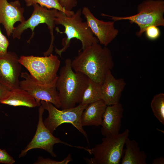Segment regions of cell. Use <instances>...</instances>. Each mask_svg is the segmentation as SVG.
Listing matches in <instances>:
<instances>
[{
    "mask_svg": "<svg viewBox=\"0 0 164 164\" xmlns=\"http://www.w3.org/2000/svg\"><path fill=\"white\" fill-rule=\"evenodd\" d=\"M0 104L14 107L29 108L38 107L34 98L27 91L19 88L10 90L0 101Z\"/></svg>",
    "mask_w": 164,
    "mask_h": 164,
    "instance_id": "cell-17",
    "label": "cell"
},
{
    "mask_svg": "<svg viewBox=\"0 0 164 164\" xmlns=\"http://www.w3.org/2000/svg\"><path fill=\"white\" fill-rule=\"evenodd\" d=\"M125 145L126 149L122 158V164H147V156L143 151L141 150L137 142L126 139Z\"/></svg>",
    "mask_w": 164,
    "mask_h": 164,
    "instance_id": "cell-18",
    "label": "cell"
},
{
    "mask_svg": "<svg viewBox=\"0 0 164 164\" xmlns=\"http://www.w3.org/2000/svg\"><path fill=\"white\" fill-rule=\"evenodd\" d=\"M72 161L71 155L69 154L63 160L57 161L51 159L49 158H45L40 156L34 164H67Z\"/></svg>",
    "mask_w": 164,
    "mask_h": 164,
    "instance_id": "cell-22",
    "label": "cell"
},
{
    "mask_svg": "<svg viewBox=\"0 0 164 164\" xmlns=\"http://www.w3.org/2000/svg\"><path fill=\"white\" fill-rule=\"evenodd\" d=\"M126 85L123 79H116L111 70H109L101 86V100L107 105L119 102L122 93Z\"/></svg>",
    "mask_w": 164,
    "mask_h": 164,
    "instance_id": "cell-14",
    "label": "cell"
},
{
    "mask_svg": "<svg viewBox=\"0 0 164 164\" xmlns=\"http://www.w3.org/2000/svg\"><path fill=\"white\" fill-rule=\"evenodd\" d=\"M129 130L126 129L122 133L104 136L102 142L90 149L93 157L85 158L90 164H119L122 156L125 141Z\"/></svg>",
    "mask_w": 164,
    "mask_h": 164,
    "instance_id": "cell-5",
    "label": "cell"
},
{
    "mask_svg": "<svg viewBox=\"0 0 164 164\" xmlns=\"http://www.w3.org/2000/svg\"><path fill=\"white\" fill-rule=\"evenodd\" d=\"M150 106L155 116L162 125H164V94L155 95L150 103Z\"/></svg>",
    "mask_w": 164,
    "mask_h": 164,
    "instance_id": "cell-21",
    "label": "cell"
},
{
    "mask_svg": "<svg viewBox=\"0 0 164 164\" xmlns=\"http://www.w3.org/2000/svg\"><path fill=\"white\" fill-rule=\"evenodd\" d=\"M9 45L8 39L2 33L0 28V56L4 55L7 52Z\"/></svg>",
    "mask_w": 164,
    "mask_h": 164,
    "instance_id": "cell-24",
    "label": "cell"
},
{
    "mask_svg": "<svg viewBox=\"0 0 164 164\" xmlns=\"http://www.w3.org/2000/svg\"><path fill=\"white\" fill-rule=\"evenodd\" d=\"M26 5L27 7L38 4L40 6L47 9H55L64 13L68 16H71L74 13L72 11H68L66 10L60 5L59 0H24Z\"/></svg>",
    "mask_w": 164,
    "mask_h": 164,
    "instance_id": "cell-20",
    "label": "cell"
},
{
    "mask_svg": "<svg viewBox=\"0 0 164 164\" xmlns=\"http://www.w3.org/2000/svg\"><path fill=\"white\" fill-rule=\"evenodd\" d=\"M19 62L39 83L47 85L56 82L60 63L56 56L52 53L43 57L22 56Z\"/></svg>",
    "mask_w": 164,
    "mask_h": 164,
    "instance_id": "cell-6",
    "label": "cell"
},
{
    "mask_svg": "<svg viewBox=\"0 0 164 164\" xmlns=\"http://www.w3.org/2000/svg\"><path fill=\"white\" fill-rule=\"evenodd\" d=\"M124 109L119 102L107 105L103 114L101 132L104 136L119 133Z\"/></svg>",
    "mask_w": 164,
    "mask_h": 164,
    "instance_id": "cell-15",
    "label": "cell"
},
{
    "mask_svg": "<svg viewBox=\"0 0 164 164\" xmlns=\"http://www.w3.org/2000/svg\"><path fill=\"white\" fill-rule=\"evenodd\" d=\"M15 160L5 149L0 148V163L5 164H13Z\"/></svg>",
    "mask_w": 164,
    "mask_h": 164,
    "instance_id": "cell-25",
    "label": "cell"
},
{
    "mask_svg": "<svg viewBox=\"0 0 164 164\" xmlns=\"http://www.w3.org/2000/svg\"><path fill=\"white\" fill-rule=\"evenodd\" d=\"M81 14L80 9L71 16H68L61 11L57 10L56 12L55 24L64 26L65 30L63 32L66 35L62 40L63 47L60 49L55 48L56 53L60 57L62 53L70 46L72 39L76 38L80 41L82 47L79 51L83 50L94 43H99L86 21H83Z\"/></svg>",
    "mask_w": 164,
    "mask_h": 164,
    "instance_id": "cell-3",
    "label": "cell"
},
{
    "mask_svg": "<svg viewBox=\"0 0 164 164\" xmlns=\"http://www.w3.org/2000/svg\"><path fill=\"white\" fill-rule=\"evenodd\" d=\"M114 66L110 50L99 43L79 51L78 55L71 61L72 67L74 71L85 74L101 85L106 73Z\"/></svg>",
    "mask_w": 164,
    "mask_h": 164,
    "instance_id": "cell-1",
    "label": "cell"
},
{
    "mask_svg": "<svg viewBox=\"0 0 164 164\" xmlns=\"http://www.w3.org/2000/svg\"><path fill=\"white\" fill-rule=\"evenodd\" d=\"M17 54L8 51L0 56V84L10 90L19 88L22 65Z\"/></svg>",
    "mask_w": 164,
    "mask_h": 164,
    "instance_id": "cell-11",
    "label": "cell"
},
{
    "mask_svg": "<svg viewBox=\"0 0 164 164\" xmlns=\"http://www.w3.org/2000/svg\"><path fill=\"white\" fill-rule=\"evenodd\" d=\"M20 76L24 79L20 81L19 88L27 91L34 98L38 107L41 105L42 101L51 103L57 108H61L56 82L47 85L40 84L26 72L21 73Z\"/></svg>",
    "mask_w": 164,
    "mask_h": 164,
    "instance_id": "cell-10",
    "label": "cell"
},
{
    "mask_svg": "<svg viewBox=\"0 0 164 164\" xmlns=\"http://www.w3.org/2000/svg\"><path fill=\"white\" fill-rule=\"evenodd\" d=\"M24 11L19 0L10 2L7 0H0V24L3 26L8 37L12 35L16 22L21 23L25 20Z\"/></svg>",
    "mask_w": 164,
    "mask_h": 164,
    "instance_id": "cell-13",
    "label": "cell"
},
{
    "mask_svg": "<svg viewBox=\"0 0 164 164\" xmlns=\"http://www.w3.org/2000/svg\"><path fill=\"white\" fill-rule=\"evenodd\" d=\"M59 2L61 6L68 11H72L77 4V0H59Z\"/></svg>",
    "mask_w": 164,
    "mask_h": 164,
    "instance_id": "cell-26",
    "label": "cell"
},
{
    "mask_svg": "<svg viewBox=\"0 0 164 164\" xmlns=\"http://www.w3.org/2000/svg\"><path fill=\"white\" fill-rule=\"evenodd\" d=\"M152 164H164V157L162 156L156 158L152 161Z\"/></svg>",
    "mask_w": 164,
    "mask_h": 164,
    "instance_id": "cell-28",
    "label": "cell"
},
{
    "mask_svg": "<svg viewBox=\"0 0 164 164\" xmlns=\"http://www.w3.org/2000/svg\"><path fill=\"white\" fill-rule=\"evenodd\" d=\"M71 61L69 58L65 60L56 81L62 109L74 107L80 103L89 81L86 75L73 71Z\"/></svg>",
    "mask_w": 164,
    "mask_h": 164,
    "instance_id": "cell-2",
    "label": "cell"
},
{
    "mask_svg": "<svg viewBox=\"0 0 164 164\" xmlns=\"http://www.w3.org/2000/svg\"><path fill=\"white\" fill-rule=\"evenodd\" d=\"M82 14L99 44L107 46L118 36L119 31L114 26V21H104L97 18L87 7H84Z\"/></svg>",
    "mask_w": 164,
    "mask_h": 164,
    "instance_id": "cell-12",
    "label": "cell"
},
{
    "mask_svg": "<svg viewBox=\"0 0 164 164\" xmlns=\"http://www.w3.org/2000/svg\"><path fill=\"white\" fill-rule=\"evenodd\" d=\"M9 91L8 88L0 84V104L1 100L5 97Z\"/></svg>",
    "mask_w": 164,
    "mask_h": 164,
    "instance_id": "cell-27",
    "label": "cell"
},
{
    "mask_svg": "<svg viewBox=\"0 0 164 164\" xmlns=\"http://www.w3.org/2000/svg\"><path fill=\"white\" fill-rule=\"evenodd\" d=\"M41 104L48 112V116L43 122L51 133L53 134L56 129L63 123H70L83 135L89 144L87 135L81 122L82 113L87 105L79 104L73 108L60 110L50 102L42 101Z\"/></svg>",
    "mask_w": 164,
    "mask_h": 164,
    "instance_id": "cell-7",
    "label": "cell"
},
{
    "mask_svg": "<svg viewBox=\"0 0 164 164\" xmlns=\"http://www.w3.org/2000/svg\"><path fill=\"white\" fill-rule=\"evenodd\" d=\"M138 13L134 15L121 17L101 13L114 22L128 20L136 24L139 28L136 35L140 37L149 26H164V1L163 0H145L137 6Z\"/></svg>",
    "mask_w": 164,
    "mask_h": 164,
    "instance_id": "cell-4",
    "label": "cell"
},
{
    "mask_svg": "<svg viewBox=\"0 0 164 164\" xmlns=\"http://www.w3.org/2000/svg\"><path fill=\"white\" fill-rule=\"evenodd\" d=\"M101 85L89 79L79 104L87 105L101 100Z\"/></svg>",
    "mask_w": 164,
    "mask_h": 164,
    "instance_id": "cell-19",
    "label": "cell"
},
{
    "mask_svg": "<svg viewBox=\"0 0 164 164\" xmlns=\"http://www.w3.org/2000/svg\"><path fill=\"white\" fill-rule=\"evenodd\" d=\"M158 26H152L148 27L145 30V35L147 38L151 40L157 39L160 36L161 31Z\"/></svg>",
    "mask_w": 164,
    "mask_h": 164,
    "instance_id": "cell-23",
    "label": "cell"
},
{
    "mask_svg": "<svg viewBox=\"0 0 164 164\" xmlns=\"http://www.w3.org/2000/svg\"><path fill=\"white\" fill-rule=\"evenodd\" d=\"M39 107L38 121L36 132L31 141L21 151L19 155V158L24 157L29 151L34 149H43L50 153L52 156L55 157L56 155L53 151V146L55 144L59 143L83 149L87 152L89 151L88 148L72 145L54 136L44 124L43 115L45 109L42 105Z\"/></svg>",
    "mask_w": 164,
    "mask_h": 164,
    "instance_id": "cell-9",
    "label": "cell"
},
{
    "mask_svg": "<svg viewBox=\"0 0 164 164\" xmlns=\"http://www.w3.org/2000/svg\"><path fill=\"white\" fill-rule=\"evenodd\" d=\"M107 106L101 100L88 104L81 114L82 126L98 127L101 125L102 117Z\"/></svg>",
    "mask_w": 164,
    "mask_h": 164,
    "instance_id": "cell-16",
    "label": "cell"
},
{
    "mask_svg": "<svg viewBox=\"0 0 164 164\" xmlns=\"http://www.w3.org/2000/svg\"><path fill=\"white\" fill-rule=\"evenodd\" d=\"M33 6L34 10L30 17L14 27L12 33V36L13 39H20L24 31L29 28L32 33L31 37L27 41L29 43L33 37L34 28L40 24H46L51 35V40L48 49L43 53L44 56H49L52 53L53 49L55 37L53 31L55 26V19L57 10L55 9H49L38 4H34Z\"/></svg>",
    "mask_w": 164,
    "mask_h": 164,
    "instance_id": "cell-8",
    "label": "cell"
}]
</instances>
